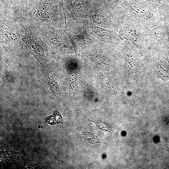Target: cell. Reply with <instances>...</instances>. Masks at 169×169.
<instances>
[{
  "label": "cell",
  "instance_id": "4",
  "mask_svg": "<svg viewBox=\"0 0 169 169\" xmlns=\"http://www.w3.org/2000/svg\"><path fill=\"white\" fill-rule=\"evenodd\" d=\"M94 122L96 126L100 129L104 131H110V126L109 124L105 122L100 120H97V121H94L92 120H89Z\"/></svg>",
  "mask_w": 169,
  "mask_h": 169
},
{
  "label": "cell",
  "instance_id": "2",
  "mask_svg": "<svg viewBox=\"0 0 169 169\" xmlns=\"http://www.w3.org/2000/svg\"><path fill=\"white\" fill-rule=\"evenodd\" d=\"M39 0H19L18 6L28 11L33 8Z\"/></svg>",
  "mask_w": 169,
  "mask_h": 169
},
{
  "label": "cell",
  "instance_id": "3",
  "mask_svg": "<svg viewBox=\"0 0 169 169\" xmlns=\"http://www.w3.org/2000/svg\"><path fill=\"white\" fill-rule=\"evenodd\" d=\"M82 137L85 141L91 144L99 143L100 141L98 137L93 133L89 132H83Z\"/></svg>",
  "mask_w": 169,
  "mask_h": 169
},
{
  "label": "cell",
  "instance_id": "1",
  "mask_svg": "<svg viewBox=\"0 0 169 169\" xmlns=\"http://www.w3.org/2000/svg\"><path fill=\"white\" fill-rule=\"evenodd\" d=\"M58 11L57 0H39L35 6L28 12L32 21L44 22L59 28L60 16Z\"/></svg>",
  "mask_w": 169,
  "mask_h": 169
},
{
  "label": "cell",
  "instance_id": "5",
  "mask_svg": "<svg viewBox=\"0 0 169 169\" xmlns=\"http://www.w3.org/2000/svg\"><path fill=\"white\" fill-rule=\"evenodd\" d=\"M13 6H18L19 0H5Z\"/></svg>",
  "mask_w": 169,
  "mask_h": 169
}]
</instances>
